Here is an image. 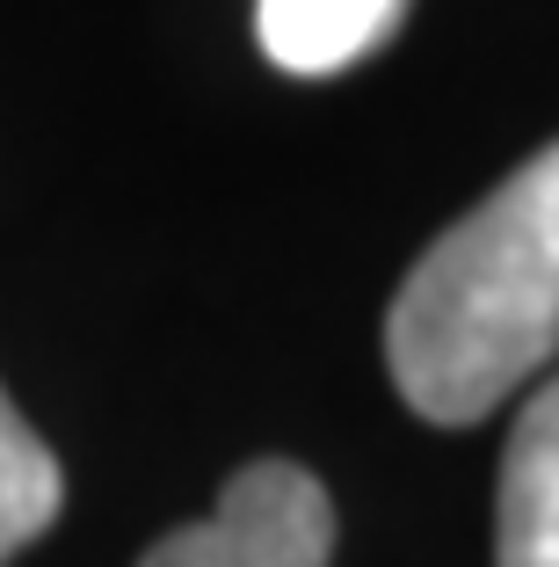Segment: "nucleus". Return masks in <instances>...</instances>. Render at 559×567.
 Returning <instances> with one entry per match:
<instances>
[{
	"label": "nucleus",
	"mask_w": 559,
	"mask_h": 567,
	"mask_svg": "<svg viewBox=\"0 0 559 567\" xmlns=\"http://www.w3.org/2000/svg\"><path fill=\"white\" fill-rule=\"evenodd\" d=\"M494 567H559V379L524 401L501 451Z\"/></svg>",
	"instance_id": "3"
},
{
	"label": "nucleus",
	"mask_w": 559,
	"mask_h": 567,
	"mask_svg": "<svg viewBox=\"0 0 559 567\" xmlns=\"http://www.w3.org/2000/svg\"><path fill=\"white\" fill-rule=\"evenodd\" d=\"M559 357V138L479 197L407 269L385 364L422 422H465L524 393Z\"/></svg>",
	"instance_id": "1"
},
{
	"label": "nucleus",
	"mask_w": 559,
	"mask_h": 567,
	"mask_svg": "<svg viewBox=\"0 0 559 567\" xmlns=\"http://www.w3.org/2000/svg\"><path fill=\"white\" fill-rule=\"evenodd\" d=\"M400 16H407V0H255L262 51L306 81L371 59L400 30Z\"/></svg>",
	"instance_id": "4"
},
{
	"label": "nucleus",
	"mask_w": 559,
	"mask_h": 567,
	"mask_svg": "<svg viewBox=\"0 0 559 567\" xmlns=\"http://www.w3.org/2000/svg\"><path fill=\"white\" fill-rule=\"evenodd\" d=\"M59 502H66V481H59L51 444L15 415V401L0 393V567L15 560L30 538L51 532Z\"/></svg>",
	"instance_id": "5"
},
{
	"label": "nucleus",
	"mask_w": 559,
	"mask_h": 567,
	"mask_svg": "<svg viewBox=\"0 0 559 567\" xmlns=\"http://www.w3.org/2000/svg\"><path fill=\"white\" fill-rule=\"evenodd\" d=\"M334 502L291 458H255L226 481L204 524H182L138 567H328Z\"/></svg>",
	"instance_id": "2"
}]
</instances>
